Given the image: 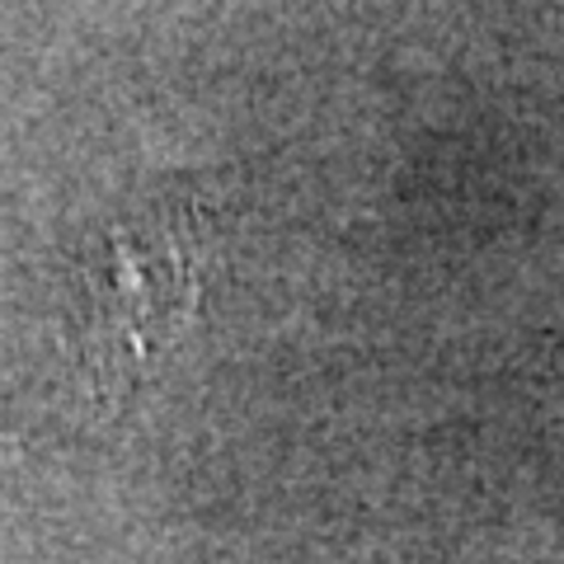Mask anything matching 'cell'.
<instances>
[{
    "instance_id": "cell-1",
    "label": "cell",
    "mask_w": 564,
    "mask_h": 564,
    "mask_svg": "<svg viewBox=\"0 0 564 564\" xmlns=\"http://www.w3.org/2000/svg\"><path fill=\"white\" fill-rule=\"evenodd\" d=\"M203 292L198 212L141 217L104 240L85 282V352L95 377L132 381L161 344L184 329Z\"/></svg>"
}]
</instances>
